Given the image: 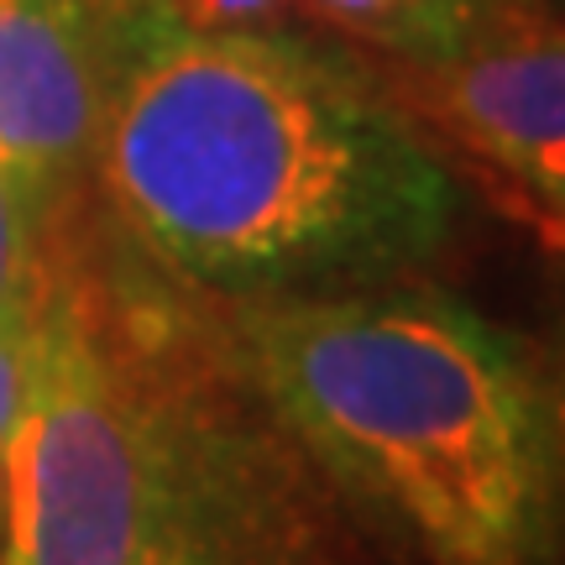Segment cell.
Wrapping results in <instances>:
<instances>
[{
  "instance_id": "6da1fadb",
  "label": "cell",
  "mask_w": 565,
  "mask_h": 565,
  "mask_svg": "<svg viewBox=\"0 0 565 565\" xmlns=\"http://www.w3.org/2000/svg\"><path fill=\"white\" fill-rule=\"evenodd\" d=\"M89 183L152 263L231 303L398 282L461 221L414 110L345 47L173 11L126 63Z\"/></svg>"
},
{
  "instance_id": "7a4b0ae2",
  "label": "cell",
  "mask_w": 565,
  "mask_h": 565,
  "mask_svg": "<svg viewBox=\"0 0 565 565\" xmlns=\"http://www.w3.org/2000/svg\"><path fill=\"white\" fill-rule=\"evenodd\" d=\"M273 419L419 565L565 561V404L513 330L445 288L236 303Z\"/></svg>"
},
{
  "instance_id": "3957f363",
  "label": "cell",
  "mask_w": 565,
  "mask_h": 565,
  "mask_svg": "<svg viewBox=\"0 0 565 565\" xmlns=\"http://www.w3.org/2000/svg\"><path fill=\"white\" fill-rule=\"evenodd\" d=\"M173 450L89 288L42 273L0 565H147L183 540Z\"/></svg>"
},
{
  "instance_id": "277c9868",
  "label": "cell",
  "mask_w": 565,
  "mask_h": 565,
  "mask_svg": "<svg viewBox=\"0 0 565 565\" xmlns=\"http://www.w3.org/2000/svg\"><path fill=\"white\" fill-rule=\"evenodd\" d=\"M162 0H0V158L63 200L89 183L110 100Z\"/></svg>"
},
{
  "instance_id": "5b68a950",
  "label": "cell",
  "mask_w": 565,
  "mask_h": 565,
  "mask_svg": "<svg viewBox=\"0 0 565 565\" xmlns=\"http://www.w3.org/2000/svg\"><path fill=\"white\" fill-rule=\"evenodd\" d=\"M404 100L529 200L565 215V32L404 63Z\"/></svg>"
},
{
  "instance_id": "8992f818",
  "label": "cell",
  "mask_w": 565,
  "mask_h": 565,
  "mask_svg": "<svg viewBox=\"0 0 565 565\" xmlns=\"http://www.w3.org/2000/svg\"><path fill=\"white\" fill-rule=\"evenodd\" d=\"M294 21H320L398 63H440L477 42V0H294Z\"/></svg>"
},
{
  "instance_id": "52a82bcc",
  "label": "cell",
  "mask_w": 565,
  "mask_h": 565,
  "mask_svg": "<svg viewBox=\"0 0 565 565\" xmlns=\"http://www.w3.org/2000/svg\"><path fill=\"white\" fill-rule=\"evenodd\" d=\"M53 221L58 210L42 200L38 183L0 158V324L38 309Z\"/></svg>"
},
{
  "instance_id": "ba28073f",
  "label": "cell",
  "mask_w": 565,
  "mask_h": 565,
  "mask_svg": "<svg viewBox=\"0 0 565 565\" xmlns=\"http://www.w3.org/2000/svg\"><path fill=\"white\" fill-rule=\"evenodd\" d=\"M26 345H32V315L0 324V529H6L11 445H17V419H21V387H26Z\"/></svg>"
},
{
  "instance_id": "9c48e42d",
  "label": "cell",
  "mask_w": 565,
  "mask_h": 565,
  "mask_svg": "<svg viewBox=\"0 0 565 565\" xmlns=\"http://www.w3.org/2000/svg\"><path fill=\"white\" fill-rule=\"evenodd\" d=\"M147 565H231V561L215 545H204V540H168Z\"/></svg>"
}]
</instances>
